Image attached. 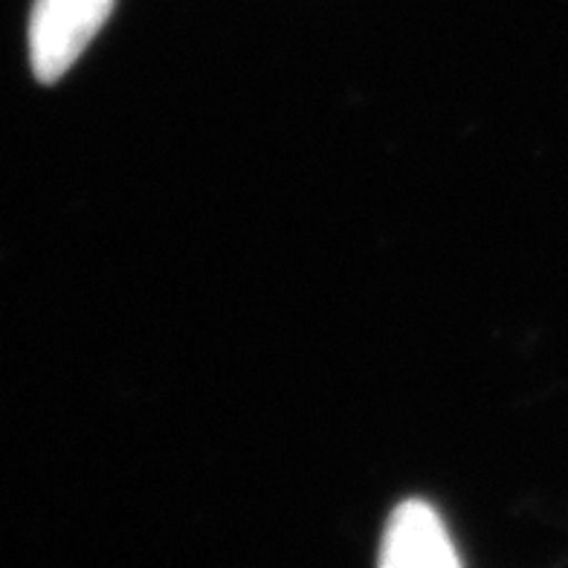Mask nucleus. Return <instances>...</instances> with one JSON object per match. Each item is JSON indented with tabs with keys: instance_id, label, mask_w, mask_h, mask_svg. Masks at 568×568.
Listing matches in <instances>:
<instances>
[{
	"instance_id": "2",
	"label": "nucleus",
	"mask_w": 568,
	"mask_h": 568,
	"mask_svg": "<svg viewBox=\"0 0 568 568\" xmlns=\"http://www.w3.org/2000/svg\"><path fill=\"white\" fill-rule=\"evenodd\" d=\"M458 554L433 505L409 499L397 505L383 534L381 566L386 568H456Z\"/></svg>"
},
{
	"instance_id": "1",
	"label": "nucleus",
	"mask_w": 568,
	"mask_h": 568,
	"mask_svg": "<svg viewBox=\"0 0 568 568\" xmlns=\"http://www.w3.org/2000/svg\"><path fill=\"white\" fill-rule=\"evenodd\" d=\"M113 12V0H36L30 18L32 73L41 84L64 79Z\"/></svg>"
}]
</instances>
